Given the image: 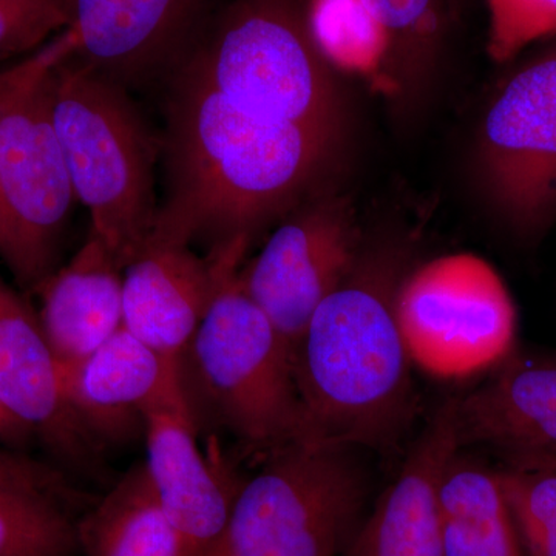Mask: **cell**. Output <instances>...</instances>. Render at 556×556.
Masks as SVG:
<instances>
[{"mask_svg":"<svg viewBox=\"0 0 556 556\" xmlns=\"http://www.w3.org/2000/svg\"><path fill=\"white\" fill-rule=\"evenodd\" d=\"M492 378L455 399L460 447L485 444L506 459L556 453V357L508 354Z\"/></svg>","mask_w":556,"mask_h":556,"instance_id":"cell-16","label":"cell"},{"mask_svg":"<svg viewBox=\"0 0 556 556\" xmlns=\"http://www.w3.org/2000/svg\"><path fill=\"white\" fill-rule=\"evenodd\" d=\"M243 252L207 258L188 244L150 236L123 269V327L178 361L206 316L219 278Z\"/></svg>","mask_w":556,"mask_h":556,"instance_id":"cell-13","label":"cell"},{"mask_svg":"<svg viewBox=\"0 0 556 556\" xmlns=\"http://www.w3.org/2000/svg\"><path fill=\"white\" fill-rule=\"evenodd\" d=\"M396 316L412 364L438 378H466L510 354L517 309L496 269L470 252L409 268Z\"/></svg>","mask_w":556,"mask_h":556,"instance_id":"cell-9","label":"cell"},{"mask_svg":"<svg viewBox=\"0 0 556 556\" xmlns=\"http://www.w3.org/2000/svg\"><path fill=\"white\" fill-rule=\"evenodd\" d=\"M306 21L334 72L357 76L387 97L404 89L390 39L362 0H311Z\"/></svg>","mask_w":556,"mask_h":556,"instance_id":"cell-22","label":"cell"},{"mask_svg":"<svg viewBox=\"0 0 556 556\" xmlns=\"http://www.w3.org/2000/svg\"><path fill=\"white\" fill-rule=\"evenodd\" d=\"M244 260L229 262L206 316L178 358L186 401L258 452L303 437L294 356L241 283Z\"/></svg>","mask_w":556,"mask_h":556,"instance_id":"cell-4","label":"cell"},{"mask_svg":"<svg viewBox=\"0 0 556 556\" xmlns=\"http://www.w3.org/2000/svg\"><path fill=\"white\" fill-rule=\"evenodd\" d=\"M526 556H556V473L508 466L496 471Z\"/></svg>","mask_w":556,"mask_h":556,"instance_id":"cell-24","label":"cell"},{"mask_svg":"<svg viewBox=\"0 0 556 556\" xmlns=\"http://www.w3.org/2000/svg\"><path fill=\"white\" fill-rule=\"evenodd\" d=\"M80 525L61 475L0 452V556H78Z\"/></svg>","mask_w":556,"mask_h":556,"instance_id":"cell-19","label":"cell"},{"mask_svg":"<svg viewBox=\"0 0 556 556\" xmlns=\"http://www.w3.org/2000/svg\"><path fill=\"white\" fill-rule=\"evenodd\" d=\"M178 61L249 116L342 130L334 68L294 0H237Z\"/></svg>","mask_w":556,"mask_h":556,"instance_id":"cell-5","label":"cell"},{"mask_svg":"<svg viewBox=\"0 0 556 556\" xmlns=\"http://www.w3.org/2000/svg\"><path fill=\"white\" fill-rule=\"evenodd\" d=\"M22 70V60L16 62V64L10 65L9 68L2 70L0 72V100H2L3 94L7 93V90L13 86L14 80L17 79Z\"/></svg>","mask_w":556,"mask_h":556,"instance_id":"cell-29","label":"cell"},{"mask_svg":"<svg viewBox=\"0 0 556 556\" xmlns=\"http://www.w3.org/2000/svg\"><path fill=\"white\" fill-rule=\"evenodd\" d=\"M339 135L269 123L229 104L178 64L167 121V192L152 236L248 251L255 233L318 192Z\"/></svg>","mask_w":556,"mask_h":556,"instance_id":"cell-1","label":"cell"},{"mask_svg":"<svg viewBox=\"0 0 556 556\" xmlns=\"http://www.w3.org/2000/svg\"><path fill=\"white\" fill-rule=\"evenodd\" d=\"M397 244L365 243L356 268L311 317L294 354L300 441L387 452L416 413L396 295L408 262Z\"/></svg>","mask_w":556,"mask_h":556,"instance_id":"cell-2","label":"cell"},{"mask_svg":"<svg viewBox=\"0 0 556 556\" xmlns=\"http://www.w3.org/2000/svg\"><path fill=\"white\" fill-rule=\"evenodd\" d=\"M75 40L72 56L126 84L172 67L188 43L199 0H58Z\"/></svg>","mask_w":556,"mask_h":556,"instance_id":"cell-14","label":"cell"},{"mask_svg":"<svg viewBox=\"0 0 556 556\" xmlns=\"http://www.w3.org/2000/svg\"><path fill=\"white\" fill-rule=\"evenodd\" d=\"M73 50L64 30L22 58L20 76L0 100V260L30 292L60 268L76 201L49 101L50 70Z\"/></svg>","mask_w":556,"mask_h":556,"instance_id":"cell-6","label":"cell"},{"mask_svg":"<svg viewBox=\"0 0 556 556\" xmlns=\"http://www.w3.org/2000/svg\"><path fill=\"white\" fill-rule=\"evenodd\" d=\"M36 294L40 327L61 369L75 367L123 327V265L91 232Z\"/></svg>","mask_w":556,"mask_h":556,"instance_id":"cell-18","label":"cell"},{"mask_svg":"<svg viewBox=\"0 0 556 556\" xmlns=\"http://www.w3.org/2000/svg\"><path fill=\"white\" fill-rule=\"evenodd\" d=\"M240 484L218 540L200 556H340L364 519L353 448L294 441Z\"/></svg>","mask_w":556,"mask_h":556,"instance_id":"cell-7","label":"cell"},{"mask_svg":"<svg viewBox=\"0 0 556 556\" xmlns=\"http://www.w3.org/2000/svg\"><path fill=\"white\" fill-rule=\"evenodd\" d=\"M364 248L350 199L317 192L280 219L257 257L241 268L243 288L292 356L311 317L356 268Z\"/></svg>","mask_w":556,"mask_h":556,"instance_id":"cell-10","label":"cell"},{"mask_svg":"<svg viewBox=\"0 0 556 556\" xmlns=\"http://www.w3.org/2000/svg\"><path fill=\"white\" fill-rule=\"evenodd\" d=\"M444 556H526L496 471L457 460L439 486Z\"/></svg>","mask_w":556,"mask_h":556,"instance_id":"cell-20","label":"cell"},{"mask_svg":"<svg viewBox=\"0 0 556 556\" xmlns=\"http://www.w3.org/2000/svg\"><path fill=\"white\" fill-rule=\"evenodd\" d=\"M486 53L497 64L514 61L532 43L556 36V0H485Z\"/></svg>","mask_w":556,"mask_h":556,"instance_id":"cell-25","label":"cell"},{"mask_svg":"<svg viewBox=\"0 0 556 556\" xmlns=\"http://www.w3.org/2000/svg\"><path fill=\"white\" fill-rule=\"evenodd\" d=\"M460 448L455 399L424 430L401 473L358 527L343 556H444L439 486Z\"/></svg>","mask_w":556,"mask_h":556,"instance_id":"cell-15","label":"cell"},{"mask_svg":"<svg viewBox=\"0 0 556 556\" xmlns=\"http://www.w3.org/2000/svg\"><path fill=\"white\" fill-rule=\"evenodd\" d=\"M0 405L73 467L98 459L97 441L70 407L38 314L0 276Z\"/></svg>","mask_w":556,"mask_h":556,"instance_id":"cell-12","label":"cell"},{"mask_svg":"<svg viewBox=\"0 0 556 556\" xmlns=\"http://www.w3.org/2000/svg\"><path fill=\"white\" fill-rule=\"evenodd\" d=\"M72 54L49 73L51 123L76 200L89 208L90 232L124 269L159 212L152 139L123 84Z\"/></svg>","mask_w":556,"mask_h":556,"instance_id":"cell-3","label":"cell"},{"mask_svg":"<svg viewBox=\"0 0 556 556\" xmlns=\"http://www.w3.org/2000/svg\"><path fill=\"white\" fill-rule=\"evenodd\" d=\"M479 199L519 239L556 222V40L511 70L479 121L471 152Z\"/></svg>","mask_w":556,"mask_h":556,"instance_id":"cell-8","label":"cell"},{"mask_svg":"<svg viewBox=\"0 0 556 556\" xmlns=\"http://www.w3.org/2000/svg\"><path fill=\"white\" fill-rule=\"evenodd\" d=\"M506 460L510 467L538 468V470L555 471L556 473V453L510 457Z\"/></svg>","mask_w":556,"mask_h":556,"instance_id":"cell-28","label":"cell"},{"mask_svg":"<svg viewBox=\"0 0 556 556\" xmlns=\"http://www.w3.org/2000/svg\"><path fill=\"white\" fill-rule=\"evenodd\" d=\"M28 437H31L30 431L21 426L17 420H14L0 405V441L20 444V442H24Z\"/></svg>","mask_w":556,"mask_h":556,"instance_id":"cell-27","label":"cell"},{"mask_svg":"<svg viewBox=\"0 0 556 556\" xmlns=\"http://www.w3.org/2000/svg\"><path fill=\"white\" fill-rule=\"evenodd\" d=\"M89 556H186L185 544L164 515L144 464L131 468L118 485L80 522Z\"/></svg>","mask_w":556,"mask_h":556,"instance_id":"cell-21","label":"cell"},{"mask_svg":"<svg viewBox=\"0 0 556 556\" xmlns=\"http://www.w3.org/2000/svg\"><path fill=\"white\" fill-rule=\"evenodd\" d=\"M65 28L58 0H0V60L28 56Z\"/></svg>","mask_w":556,"mask_h":556,"instance_id":"cell-26","label":"cell"},{"mask_svg":"<svg viewBox=\"0 0 556 556\" xmlns=\"http://www.w3.org/2000/svg\"><path fill=\"white\" fill-rule=\"evenodd\" d=\"M391 43L402 86L417 78L437 56L442 38V0H362Z\"/></svg>","mask_w":556,"mask_h":556,"instance_id":"cell-23","label":"cell"},{"mask_svg":"<svg viewBox=\"0 0 556 556\" xmlns=\"http://www.w3.org/2000/svg\"><path fill=\"white\" fill-rule=\"evenodd\" d=\"M150 485L160 507L181 536L186 556H200L225 530L239 492L197 444L179 371L142 412Z\"/></svg>","mask_w":556,"mask_h":556,"instance_id":"cell-11","label":"cell"},{"mask_svg":"<svg viewBox=\"0 0 556 556\" xmlns=\"http://www.w3.org/2000/svg\"><path fill=\"white\" fill-rule=\"evenodd\" d=\"M177 375L178 361L161 356L124 327L75 367L61 369L70 407L98 442L135 433L144 408Z\"/></svg>","mask_w":556,"mask_h":556,"instance_id":"cell-17","label":"cell"}]
</instances>
